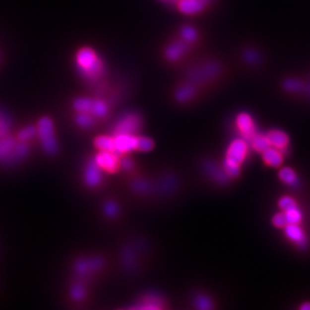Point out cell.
<instances>
[{"label": "cell", "instance_id": "cell-1", "mask_svg": "<svg viewBox=\"0 0 310 310\" xmlns=\"http://www.w3.org/2000/svg\"><path fill=\"white\" fill-rule=\"evenodd\" d=\"M78 71L88 79H98L105 71V62L99 53L91 47H81L74 56Z\"/></svg>", "mask_w": 310, "mask_h": 310}, {"label": "cell", "instance_id": "cell-2", "mask_svg": "<svg viewBox=\"0 0 310 310\" xmlns=\"http://www.w3.org/2000/svg\"><path fill=\"white\" fill-rule=\"evenodd\" d=\"M37 132L44 150L48 153H55L58 149V146L55 137L53 121L48 117L40 119L37 125Z\"/></svg>", "mask_w": 310, "mask_h": 310}, {"label": "cell", "instance_id": "cell-3", "mask_svg": "<svg viewBox=\"0 0 310 310\" xmlns=\"http://www.w3.org/2000/svg\"><path fill=\"white\" fill-rule=\"evenodd\" d=\"M143 126V119L136 113H129L123 117L117 124L115 132L118 134L135 135L141 130Z\"/></svg>", "mask_w": 310, "mask_h": 310}, {"label": "cell", "instance_id": "cell-4", "mask_svg": "<svg viewBox=\"0 0 310 310\" xmlns=\"http://www.w3.org/2000/svg\"><path fill=\"white\" fill-rule=\"evenodd\" d=\"M248 149H249L248 142L241 137L237 138L230 143L227 149L225 159L235 162L239 165H242L247 158Z\"/></svg>", "mask_w": 310, "mask_h": 310}, {"label": "cell", "instance_id": "cell-5", "mask_svg": "<svg viewBox=\"0 0 310 310\" xmlns=\"http://www.w3.org/2000/svg\"><path fill=\"white\" fill-rule=\"evenodd\" d=\"M236 126L241 138L249 142L256 135V126L253 118L247 113H240L236 118Z\"/></svg>", "mask_w": 310, "mask_h": 310}, {"label": "cell", "instance_id": "cell-6", "mask_svg": "<svg viewBox=\"0 0 310 310\" xmlns=\"http://www.w3.org/2000/svg\"><path fill=\"white\" fill-rule=\"evenodd\" d=\"M95 162L100 169H103L111 174L116 173L120 168V158L116 152L102 151L97 155Z\"/></svg>", "mask_w": 310, "mask_h": 310}, {"label": "cell", "instance_id": "cell-7", "mask_svg": "<svg viewBox=\"0 0 310 310\" xmlns=\"http://www.w3.org/2000/svg\"><path fill=\"white\" fill-rule=\"evenodd\" d=\"M285 236L299 248L303 249L308 245V239L299 224H287L284 228Z\"/></svg>", "mask_w": 310, "mask_h": 310}, {"label": "cell", "instance_id": "cell-8", "mask_svg": "<svg viewBox=\"0 0 310 310\" xmlns=\"http://www.w3.org/2000/svg\"><path fill=\"white\" fill-rule=\"evenodd\" d=\"M116 152L126 154L137 149V137L129 134H118L115 137Z\"/></svg>", "mask_w": 310, "mask_h": 310}, {"label": "cell", "instance_id": "cell-9", "mask_svg": "<svg viewBox=\"0 0 310 310\" xmlns=\"http://www.w3.org/2000/svg\"><path fill=\"white\" fill-rule=\"evenodd\" d=\"M208 4V0H179L178 9L186 15H194L203 11Z\"/></svg>", "mask_w": 310, "mask_h": 310}, {"label": "cell", "instance_id": "cell-10", "mask_svg": "<svg viewBox=\"0 0 310 310\" xmlns=\"http://www.w3.org/2000/svg\"><path fill=\"white\" fill-rule=\"evenodd\" d=\"M270 146L276 148L282 152L286 150L289 146V137L285 131L281 129H271L266 134Z\"/></svg>", "mask_w": 310, "mask_h": 310}, {"label": "cell", "instance_id": "cell-11", "mask_svg": "<svg viewBox=\"0 0 310 310\" xmlns=\"http://www.w3.org/2000/svg\"><path fill=\"white\" fill-rule=\"evenodd\" d=\"M187 51V42L182 40H176L169 44L165 52V56L170 62L179 61Z\"/></svg>", "mask_w": 310, "mask_h": 310}, {"label": "cell", "instance_id": "cell-12", "mask_svg": "<svg viewBox=\"0 0 310 310\" xmlns=\"http://www.w3.org/2000/svg\"><path fill=\"white\" fill-rule=\"evenodd\" d=\"M284 157L285 156L282 151L273 147H269L262 153V159L265 165L272 168L280 167L284 162Z\"/></svg>", "mask_w": 310, "mask_h": 310}, {"label": "cell", "instance_id": "cell-13", "mask_svg": "<svg viewBox=\"0 0 310 310\" xmlns=\"http://www.w3.org/2000/svg\"><path fill=\"white\" fill-rule=\"evenodd\" d=\"M196 93H197L196 85L192 83H185L177 88V91L175 93V98L180 103H187L193 100V98L196 96Z\"/></svg>", "mask_w": 310, "mask_h": 310}, {"label": "cell", "instance_id": "cell-14", "mask_svg": "<svg viewBox=\"0 0 310 310\" xmlns=\"http://www.w3.org/2000/svg\"><path fill=\"white\" fill-rule=\"evenodd\" d=\"M141 305L137 308L141 309H164L166 308V301L159 295H147L140 301Z\"/></svg>", "mask_w": 310, "mask_h": 310}, {"label": "cell", "instance_id": "cell-15", "mask_svg": "<svg viewBox=\"0 0 310 310\" xmlns=\"http://www.w3.org/2000/svg\"><path fill=\"white\" fill-rule=\"evenodd\" d=\"M102 180V175L100 171V167L96 162H91L87 166V170L85 173V181L86 184L91 187H95L100 184Z\"/></svg>", "mask_w": 310, "mask_h": 310}, {"label": "cell", "instance_id": "cell-16", "mask_svg": "<svg viewBox=\"0 0 310 310\" xmlns=\"http://www.w3.org/2000/svg\"><path fill=\"white\" fill-rule=\"evenodd\" d=\"M249 144L254 151L260 154H262L265 150H267L269 147H271L267 136L260 134V132H256V135L249 141Z\"/></svg>", "mask_w": 310, "mask_h": 310}, {"label": "cell", "instance_id": "cell-17", "mask_svg": "<svg viewBox=\"0 0 310 310\" xmlns=\"http://www.w3.org/2000/svg\"><path fill=\"white\" fill-rule=\"evenodd\" d=\"M278 177L281 182L288 186H295L298 182L297 175L295 171L290 167H283L278 173Z\"/></svg>", "mask_w": 310, "mask_h": 310}, {"label": "cell", "instance_id": "cell-18", "mask_svg": "<svg viewBox=\"0 0 310 310\" xmlns=\"http://www.w3.org/2000/svg\"><path fill=\"white\" fill-rule=\"evenodd\" d=\"M283 213L285 215V218H286V221H287L288 224H300L302 219H303L302 212L299 209L298 205L291 207L287 210H284Z\"/></svg>", "mask_w": 310, "mask_h": 310}, {"label": "cell", "instance_id": "cell-19", "mask_svg": "<svg viewBox=\"0 0 310 310\" xmlns=\"http://www.w3.org/2000/svg\"><path fill=\"white\" fill-rule=\"evenodd\" d=\"M94 101L88 98H78L73 102V108L78 113H86L92 115Z\"/></svg>", "mask_w": 310, "mask_h": 310}, {"label": "cell", "instance_id": "cell-20", "mask_svg": "<svg viewBox=\"0 0 310 310\" xmlns=\"http://www.w3.org/2000/svg\"><path fill=\"white\" fill-rule=\"evenodd\" d=\"M95 146L101 151H108V152H116L115 146V138H111L108 136H101L98 137L95 141ZM117 153V152H116Z\"/></svg>", "mask_w": 310, "mask_h": 310}, {"label": "cell", "instance_id": "cell-21", "mask_svg": "<svg viewBox=\"0 0 310 310\" xmlns=\"http://www.w3.org/2000/svg\"><path fill=\"white\" fill-rule=\"evenodd\" d=\"M222 167H223L226 175L229 177L231 180L238 178L240 173H241V165H239L235 162H232L230 160H227V159L224 160Z\"/></svg>", "mask_w": 310, "mask_h": 310}, {"label": "cell", "instance_id": "cell-22", "mask_svg": "<svg viewBox=\"0 0 310 310\" xmlns=\"http://www.w3.org/2000/svg\"><path fill=\"white\" fill-rule=\"evenodd\" d=\"M283 87L288 93H301L304 90V83L297 78H287L283 82Z\"/></svg>", "mask_w": 310, "mask_h": 310}, {"label": "cell", "instance_id": "cell-23", "mask_svg": "<svg viewBox=\"0 0 310 310\" xmlns=\"http://www.w3.org/2000/svg\"><path fill=\"white\" fill-rule=\"evenodd\" d=\"M155 144L154 141L148 137H137V151L150 152L153 150Z\"/></svg>", "mask_w": 310, "mask_h": 310}, {"label": "cell", "instance_id": "cell-24", "mask_svg": "<svg viewBox=\"0 0 310 310\" xmlns=\"http://www.w3.org/2000/svg\"><path fill=\"white\" fill-rule=\"evenodd\" d=\"M109 112V107L107 103L101 100H95L92 110V115L96 117H105Z\"/></svg>", "mask_w": 310, "mask_h": 310}, {"label": "cell", "instance_id": "cell-25", "mask_svg": "<svg viewBox=\"0 0 310 310\" xmlns=\"http://www.w3.org/2000/svg\"><path fill=\"white\" fill-rule=\"evenodd\" d=\"M181 35H182V39L186 41L187 43H192L198 38V32L192 26L183 27L181 31Z\"/></svg>", "mask_w": 310, "mask_h": 310}, {"label": "cell", "instance_id": "cell-26", "mask_svg": "<svg viewBox=\"0 0 310 310\" xmlns=\"http://www.w3.org/2000/svg\"><path fill=\"white\" fill-rule=\"evenodd\" d=\"M195 306L200 309H211L214 307L213 301L206 295L200 294L194 299Z\"/></svg>", "mask_w": 310, "mask_h": 310}, {"label": "cell", "instance_id": "cell-27", "mask_svg": "<svg viewBox=\"0 0 310 310\" xmlns=\"http://www.w3.org/2000/svg\"><path fill=\"white\" fill-rule=\"evenodd\" d=\"M14 142L11 139H5L0 141V159L6 157L12 149H14Z\"/></svg>", "mask_w": 310, "mask_h": 310}, {"label": "cell", "instance_id": "cell-28", "mask_svg": "<svg viewBox=\"0 0 310 310\" xmlns=\"http://www.w3.org/2000/svg\"><path fill=\"white\" fill-rule=\"evenodd\" d=\"M76 122L79 125L83 127H88L94 124L93 117L91 116V114H86V113H78V116L76 117Z\"/></svg>", "mask_w": 310, "mask_h": 310}, {"label": "cell", "instance_id": "cell-29", "mask_svg": "<svg viewBox=\"0 0 310 310\" xmlns=\"http://www.w3.org/2000/svg\"><path fill=\"white\" fill-rule=\"evenodd\" d=\"M296 205H297V202L295 201L294 198H292L290 196H283L278 201V206L282 211L287 210V209L294 207Z\"/></svg>", "mask_w": 310, "mask_h": 310}, {"label": "cell", "instance_id": "cell-30", "mask_svg": "<svg viewBox=\"0 0 310 310\" xmlns=\"http://www.w3.org/2000/svg\"><path fill=\"white\" fill-rule=\"evenodd\" d=\"M272 224L276 227V228H281L283 229L288 223L286 221V218H285V215L282 212H279V213H276L273 218H272Z\"/></svg>", "mask_w": 310, "mask_h": 310}, {"label": "cell", "instance_id": "cell-31", "mask_svg": "<svg viewBox=\"0 0 310 310\" xmlns=\"http://www.w3.org/2000/svg\"><path fill=\"white\" fill-rule=\"evenodd\" d=\"M35 135V128L32 125L26 126L23 129H21L18 134V139L22 142L27 141L29 139H31L33 136Z\"/></svg>", "mask_w": 310, "mask_h": 310}, {"label": "cell", "instance_id": "cell-32", "mask_svg": "<svg viewBox=\"0 0 310 310\" xmlns=\"http://www.w3.org/2000/svg\"><path fill=\"white\" fill-rule=\"evenodd\" d=\"M120 167L125 171H129L134 168V161L128 157H124L123 159H120Z\"/></svg>", "mask_w": 310, "mask_h": 310}, {"label": "cell", "instance_id": "cell-33", "mask_svg": "<svg viewBox=\"0 0 310 310\" xmlns=\"http://www.w3.org/2000/svg\"><path fill=\"white\" fill-rule=\"evenodd\" d=\"M71 295L74 299H81L84 296V289L80 285H76L72 288Z\"/></svg>", "mask_w": 310, "mask_h": 310}, {"label": "cell", "instance_id": "cell-34", "mask_svg": "<svg viewBox=\"0 0 310 310\" xmlns=\"http://www.w3.org/2000/svg\"><path fill=\"white\" fill-rule=\"evenodd\" d=\"M106 212H107V214L112 215V216L116 215V213L118 212V207L115 204H113V203H109L106 206Z\"/></svg>", "mask_w": 310, "mask_h": 310}, {"label": "cell", "instance_id": "cell-35", "mask_svg": "<svg viewBox=\"0 0 310 310\" xmlns=\"http://www.w3.org/2000/svg\"><path fill=\"white\" fill-rule=\"evenodd\" d=\"M301 310H310V302H305L300 306Z\"/></svg>", "mask_w": 310, "mask_h": 310}, {"label": "cell", "instance_id": "cell-36", "mask_svg": "<svg viewBox=\"0 0 310 310\" xmlns=\"http://www.w3.org/2000/svg\"><path fill=\"white\" fill-rule=\"evenodd\" d=\"M3 129H4L3 127H0V132H2V131H3Z\"/></svg>", "mask_w": 310, "mask_h": 310}]
</instances>
